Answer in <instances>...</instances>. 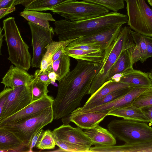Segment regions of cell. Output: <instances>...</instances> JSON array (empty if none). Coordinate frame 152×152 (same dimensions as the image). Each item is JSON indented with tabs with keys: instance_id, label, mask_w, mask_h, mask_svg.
I'll list each match as a JSON object with an SVG mask.
<instances>
[{
	"instance_id": "35",
	"label": "cell",
	"mask_w": 152,
	"mask_h": 152,
	"mask_svg": "<svg viewBox=\"0 0 152 152\" xmlns=\"http://www.w3.org/2000/svg\"><path fill=\"white\" fill-rule=\"evenodd\" d=\"M132 104L139 108L152 105V87H149L140 95Z\"/></svg>"
},
{
	"instance_id": "23",
	"label": "cell",
	"mask_w": 152,
	"mask_h": 152,
	"mask_svg": "<svg viewBox=\"0 0 152 152\" xmlns=\"http://www.w3.org/2000/svg\"><path fill=\"white\" fill-rule=\"evenodd\" d=\"M131 33L135 45L128 50L134 64L139 61L142 62L146 54V45L144 36L132 30Z\"/></svg>"
},
{
	"instance_id": "12",
	"label": "cell",
	"mask_w": 152,
	"mask_h": 152,
	"mask_svg": "<svg viewBox=\"0 0 152 152\" xmlns=\"http://www.w3.org/2000/svg\"><path fill=\"white\" fill-rule=\"evenodd\" d=\"M55 141H64L91 148L93 144L78 126L73 127L69 124H63L52 131Z\"/></svg>"
},
{
	"instance_id": "20",
	"label": "cell",
	"mask_w": 152,
	"mask_h": 152,
	"mask_svg": "<svg viewBox=\"0 0 152 152\" xmlns=\"http://www.w3.org/2000/svg\"><path fill=\"white\" fill-rule=\"evenodd\" d=\"M120 81L134 86L152 87V83L148 73L135 69L133 68L124 73Z\"/></svg>"
},
{
	"instance_id": "24",
	"label": "cell",
	"mask_w": 152,
	"mask_h": 152,
	"mask_svg": "<svg viewBox=\"0 0 152 152\" xmlns=\"http://www.w3.org/2000/svg\"><path fill=\"white\" fill-rule=\"evenodd\" d=\"M20 15L28 22L47 28L50 27L49 21H56L52 15L49 13L24 10L20 13Z\"/></svg>"
},
{
	"instance_id": "43",
	"label": "cell",
	"mask_w": 152,
	"mask_h": 152,
	"mask_svg": "<svg viewBox=\"0 0 152 152\" xmlns=\"http://www.w3.org/2000/svg\"><path fill=\"white\" fill-rule=\"evenodd\" d=\"M3 30V28H2V29H1V28H0V54H1V47L2 46V42H3V37H4V34H2V30Z\"/></svg>"
},
{
	"instance_id": "47",
	"label": "cell",
	"mask_w": 152,
	"mask_h": 152,
	"mask_svg": "<svg viewBox=\"0 0 152 152\" xmlns=\"http://www.w3.org/2000/svg\"></svg>"
},
{
	"instance_id": "38",
	"label": "cell",
	"mask_w": 152,
	"mask_h": 152,
	"mask_svg": "<svg viewBox=\"0 0 152 152\" xmlns=\"http://www.w3.org/2000/svg\"><path fill=\"white\" fill-rule=\"evenodd\" d=\"M146 45V53L142 61L143 63L149 57H152V37L144 36Z\"/></svg>"
},
{
	"instance_id": "6",
	"label": "cell",
	"mask_w": 152,
	"mask_h": 152,
	"mask_svg": "<svg viewBox=\"0 0 152 152\" xmlns=\"http://www.w3.org/2000/svg\"><path fill=\"white\" fill-rule=\"evenodd\" d=\"M54 119L52 106L24 120L0 126L15 135L29 148V145L34 134L51 123Z\"/></svg>"
},
{
	"instance_id": "1",
	"label": "cell",
	"mask_w": 152,
	"mask_h": 152,
	"mask_svg": "<svg viewBox=\"0 0 152 152\" xmlns=\"http://www.w3.org/2000/svg\"><path fill=\"white\" fill-rule=\"evenodd\" d=\"M77 60L75 67L59 82L52 105L55 120L67 116L80 106L102 63Z\"/></svg>"
},
{
	"instance_id": "36",
	"label": "cell",
	"mask_w": 152,
	"mask_h": 152,
	"mask_svg": "<svg viewBox=\"0 0 152 152\" xmlns=\"http://www.w3.org/2000/svg\"><path fill=\"white\" fill-rule=\"evenodd\" d=\"M43 128L38 130L34 134L29 145L30 151H32V149L36 146L38 142L40 140L44 133Z\"/></svg>"
},
{
	"instance_id": "45",
	"label": "cell",
	"mask_w": 152,
	"mask_h": 152,
	"mask_svg": "<svg viewBox=\"0 0 152 152\" xmlns=\"http://www.w3.org/2000/svg\"><path fill=\"white\" fill-rule=\"evenodd\" d=\"M148 1L149 4L152 7V0H148Z\"/></svg>"
},
{
	"instance_id": "18",
	"label": "cell",
	"mask_w": 152,
	"mask_h": 152,
	"mask_svg": "<svg viewBox=\"0 0 152 152\" xmlns=\"http://www.w3.org/2000/svg\"><path fill=\"white\" fill-rule=\"evenodd\" d=\"M84 132L94 145L109 146L116 144L113 135L108 130L99 125L93 128L86 129Z\"/></svg>"
},
{
	"instance_id": "34",
	"label": "cell",
	"mask_w": 152,
	"mask_h": 152,
	"mask_svg": "<svg viewBox=\"0 0 152 152\" xmlns=\"http://www.w3.org/2000/svg\"><path fill=\"white\" fill-rule=\"evenodd\" d=\"M56 142L61 151L90 152V148L64 141H56Z\"/></svg>"
},
{
	"instance_id": "27",
	"label": "cell",
	"mask_w": 152,
	"mask_h": 152,
	"mask_svg": "<svg viewBox=\"0 0 152 152\" xmlns=\"http://www.w3.org/2000/svg\"><path fill=\"white\" fill-rule=\"evenodd\" d=\"M70 57L64 53L58 59L53 62L46 71H53L57 75V80L59 82L70 71Z\"/></svg>"
},
{
	"instance_id": "39",
	"label": "cell",
	"mask_w": 152,
	"mask_h": 152,
	"mask_svg": "<svg viewBox=\"0 0 152 152\" xmlns=\"http://www.w3.org/2000/svg\"><path fill=\"white\" fill-rule=\"evenodd\" d=\"M140 108L142 112L149 121L150 123H152V105L146 106Z\"/></svg>"
},
{
	"instance_id": "46",
	"label": "cell",
	"mask_w": 152,
	"mask_h": 152,
	"mask_svg": "<svg viewBox=\"0 0 152 152\" xmlns=\"http://www.w3.org/2000/svg\"><path fill=\"white\" fill-rule=\"evenodd\" d=\"M14 0V2H15L16 0Z\"/></svg>"
},
{
	"instance_id": "33",
	"label": "cell",
	"mask_w": 152,
	"mask_h": 152,
	"mask_svg": "<svg viewBox=\"0 0 152 152\" xmlns=\"http://www.w3.org/2000/svg\"><path fill=\"white\" fill-rule=\"evenodd\" d=\"M56 145L52 131L48 129L44 131L40 140L36 145V148L41 150L51 149L55 148Z\"/></svg>"
},
{
	"instance_id": "21",
	"label": "cell",
	"mask_w": 152,
	"mask_h": 152,
	"mask_svg": "<svg viewBox=\"0 0 152 152\" xmlns=\"http://www.w3.org/2000/svg\"><path fill=\"white\" fill-rule=\"evenodd\" d=\"M64 53L76 60L100 63L102 62L104 55V52L87 50L69 48H65Z\"/></svg>"
},
{
	"instance_id": "16",
	"label": "cell",
	"mask_w": 152,
	"mask_h": 152,
	"mask_svg": "<svg viewBox=\"0 0 152 152\" xmlns=\"http://www.w3.org/2000/svg\"><path fill=\"white\" fill-rule=\"evenodd\" d=\"M110 111L107 110L78 114L70 118L65 125L72 122L82 129H92L98 125L108 115Z\"/></svg>"
},
{
	"instance_id": "25",
	"label": "cell",
	"mask_w": 152,
	"mask_h": 152,
	"mask_svg": "<svg viewBox=\"0 0 152 152\" xmlns=\"http://www.w3.org/2000/svg\"><path fill=\"white\" fill-rule=\"evenodd\" d=\"M76 39L64 41H53L48 45L46 48V52L41 61L40 68L41 71H46L48 68L52 65V58L57 52L63 46H67L72 41Z\"/></svg>"
},
{
	"instance_id": "14",
	"label": "cell",
	"mask_w": 152,
	"mask_h": 152,
	"mask_svg": "<svg viewBox=\"0 0 152 152\" xmlns=\"http://www.w3.org/2000/svg\"><path fill=\"white\" fill-rule=\"evenodd\" d=\"M122 28V25H117L92 35L77 38L68 45H98L102 46L104 51L111 39L120 32Z\"/></svg>"
},
{
	"instance_id": "11",
	"label": "cell",
	"mask_w": 152,
	"mask_h": 152,
	"mask_svg": "<svg viewBox=\"0 0 152 152\" xmlns=\"http://www.w3.org/2000/svg\"><path fill=\"white\" fill-rule=\"evenodd\" d=\"M53 98L46 95L33 102L15 114L0 121V126L22 121L52 106Z\"/></svg>"
},
{
	"instance_id": "44",
	"label": "cell",
	"mask_w": 152,
	"mask_h": 152,
	"mask_svg": "<svg viewBox=\"0 0 152 152\" xmlns=\"http://www.w3.org/2000/svg\"><path fill=\"white\" fill-rule=\"evenodd\" d=\"M149 78L152 83V71L148 73Z\"/></svg>"
},
{
	"instance_id": "40",
	"label": "cell",
	"mask_w": 152,
	"mask_h": 152,
	"mask_svg": "<svg viewBox=\"0 0 152 152\" xmlns=\"http://www.w3.org/2000/svg\"><path fill=\"white\" fill-rule=\"evenodd\" d=\"M15 10V6L0 9V19H1L7 14L14 11Z\"/></svg>"
},
{
	"instance_id": "41",
	"label": "cell",
	"mask_w": 152,
	"mask_h": 152,
	"mask_svg": "<svg viewBox=\"0 0 152 152\" xmlns=\"http://www.w3.org/2000/svg\"><path fill=\"white\" fill-rule=\"evenodd\" d=\"M14 0H0V9L12 7Z\"/></svg>"
},
{
	"instance_id": "7",
	"label": "cell",
	"mask_w": 152,
	"mask_h": 152,
	"mask_svg": "<svg viewBox=\"0 0 152 152\" xmlns=\"http://www.w3.org/2000/svg\"><path fill=\"white\" fill-rule=\"evenodd\" d=\"M50 10L71 21L80 20L98 17L109 13L107 8L83 1L75 0L58 5Z\"/></svg>"
},
{
	"instance_id": "19",
	"label": "cell",
	"mask_w": 152,
	"mask_h": 152,
	"mask_svg": "<svg viewBox=\"0 0 152 152\" xmlns=\"http://www.w3.org/2000/svg\"><path fill=\"white\" fill-rule=\"evenodd\" d=\"M108 115L115 116L123 119L146 123H150L140 108L132 103L126 106L110 111Z\"/></svg>"
},
{
	"instance_id": "2",
	"label": "cell",
	"mask_w": 152,
	"mask_h": 152,
	"mask_svg": "<svg viewBox=\"0 0 152 152\" xmlns=\"http://www.w3.org/2000/svg\"><path fill=\"white\" fill-rule=\"evenodd\" d=\"M127 15L116 12L85 20L71 21L62 19L55 21L54 31L59 41L84 37L127 22Z\"/></svg>"
},
{
	"instance_id": "4",
	"label": "cell",
	"mask_w": 152,
	"mask_h": 152,
	"mask_svg": "<svg viewBox=\"0 0 152 152\" xmlns=\"http://www.w3.org/2000/svg\"><path fill=\"white\" fill-rule=\"evenodd\" d=\"M3 28L9 55L8 59L15 66L28 71L31 66V56L29 47L22 37L14 18L4 20Z\"/></svg>"
},
{
	"instance_id": "29",
	"label": "cell",
	"mask_w": 152,
	"mask_h": 152,
	"mask_svg": "<svg viewBox=\"0 0 152 152\" xmlns=\"http://www.w3.org/2000/svg\"><path fill=\"white\" fill-rule=\"evenodd\" d=\"M132 87H133L122 88L115 91L95 101L87 104H84L82 107H79L74 111L88 110L108 103L125 94Z\"/></svg>"
},
{
	"instance_id": "13",
	"label": "cell",
	"mask_w": 152,
	"mask_h": 152,
	"mask_svg": "<svg viewBox=\"0 0 152 152\" xmlns=\"http://www.w3.org/2000/svg\"><path fill=\"white\" fill-rule=\"evenodd\" d=\"M149 87L135 86L132 87L128 91L121 96L108 103L87 110H80V114L93 112L110 110L128 105Z\"/></svg>"
},
{
	"instance_id": "15",
	"label": "cell",
	"mask_w": 152,
	"mask_h": 152,
	"mask_svg": "<svg viewBox=\"0 0 152 152\" xmlns=\"http://www.w3.org/2000/svg\"><path fill=\"white\" fill-rule=\"evenodd\" d=\"M34 77L26 70L11 65L2 78L1 83L5 87L15 88L28 85Z\"/></svg>"
},
{
	"instance_id": "26",
	"label": "cell",
	"mask_w": 152,
	"mask_h": 152,
	"mask_svg": "<svg viewBox=\"0 0 152 152\" xmlns=\"http://www.w3.org/2000/svg\"><path fill=\"white\" fill-rule=\"evenodd\" d=\"M133 64L130 53L128 50L123 51L110 69L107 80L114 75L123 73L133 68Z\"/></svg>"
},
{
	"instance_id": "31",
	"label": "cell",
	"mask_w": 152,
	"mask_h": 152,
	"mask_svg": "<svg viewBox=\"0 0 152 152\" xmlns=\"http://www.w3.org/2000/svg\"><path fill=\"white\" fill-rule=\"evenodd\" d=\"M49 84L34 77L28 85L32 93L31 102L47 95L49 92L48 87Z\"/></svg>"
},
{
	"instance_id": "42",
	"label": "cell",
	"mask_w": 152,
	"mask_h": 152,
	"mask_svg": "<svg viewBox=\"0 0 152 152\" xmlns=\"http://www.w3.org/2000/svg\"><path fill=\"white\" fill-rule=\"evenodd\" d=\"M48 72L49 79L52 81L55 82L56 80H57V75L53 71Z\"/></svg>"
},
{
	"instance_id": "17",
	"label": "cell",
	"mask_w": 152,
	"mask_h": 152,
	"mask_svg": "<svg viewBox=\"0 0 152 152\" xmlns=\"http://www.w3.org/2000/svg\"><path fill=\"white\" fill-rule=\"evenodd\" d=\"M0 151H30V149L12 132L0 128Z\"/></svg>"
},
{
	"instance_id": "28",
	"label": "cell",
	"mask_w": 152,
	"mask_h": 152,
	"mask_svg": "<svg viewBox=\"0 0 152 152\" xmlns=\"http://www.w3.org/2000/svg\"><path fill=\"white\" fill-rule=\"evenodd\" d=\"M109 150L111 152H152V141L112 145Z\"/></svg>"
},
{
	"instance_id": "8",
	"label": "cell",
	"mask_w": 152,
	"mask_h": 152,
	"mask_svg": "<svg viewBox=\"0 0 152 152\" xmlns=\"http://www.w3.org/2000/svg\"><path fill=\"white\" fill-rule=\"evenodd\" d=\"M31 101L28 85L14 88L4 87L0 93V121L20 111Z\"/></svg>"
},
{
	"instance_id": "5",
	"label": "cell",
	"mask_w": 152,
	"mask_h": 152,
	"mask_svg": "<svg viewBox=\"0 0 152 152\" xmlns=\"http://www.w3.org/2000/svg\"><path fill=\"white\" fill-rule=\"evenodd\" d=\"M107 128L115 137L126 143L152 141V127L147 123L114 119L108 124Z\"/></svg>"
},
{
	"instance_id": "30",
	"label": "cell",
	"mask_w": 152,
	"mask_h": 152,
	"mask_svg": "<svg viewBox=\"0 0 152 152\" xmlns=\"http://www.w3.org/2000/svg\"><path fill=\"white\" fill-rule=\"evenodd\" d=\"M72 0H36L25 6L24 10L45 11Z\"/></svg>"
},
{
	"instance_id": "37",
	"label": "cell",
	"mask_w": 152,
	"mask_h": 152,
	"mask_svg": "<svg viewBox=\"0 0 152 152\" xmlns=\"http://www.w3.org/2000/svg\"><path fill=\"white\" fill-rule=\"evenodd\" d=\"M33 75L34 77L49 84L52 82L49 77L48 72L47 71H42L40 69H38L35 71Z\"/></svg>"
},
{
	"instance_id": "9",
	"label": "cell",
	"mask_w": 152,
	"mask_h": 152,
	"mask_svg": "<svg viewBox=\"0 0 152 152\" xmlns=\"http://www.w3.org/2000/svg\"><path fill=\"white\" fill-rule=\"evenodd\" d=\"M128 17L127 25L144 36L152 37V9L145 0H125Z\"/></svg>"
},
{
	"instance_id": "32",
	"label": "cell",
	"mask_w": 152,
	"mask_h": 152,
	"mask_svg": "<svg viewBox=\"0 0 152 152\" xmlns=\"http://www.w3.org/2000/svg\"><path fill=\"white\" fill-rule=\"evenodd\" d=\"M104 7L117 12L124 7V0H83Z\"/></svg>"
},
{
	"instance_id": "3",
	"label": "cell",
	"mask_w": 152,
	"mask_h": 152,
	"mask_svg": "<svg viewBox=\"0 0 152 152\" xmlns=\"http://www.w3.org/2000/svg\"><path fill=\"white\" fill-rule=\"evenodd\" d=\"M131 30L129 26L122 27L111 39L104 52L103 61L88 94L94 93L107 81L110 71L121 53L135 45Z\"/></svg>"
},
{
	"instance_id": "22",
	"label": "cell",
	"mask_w": 152,
	"mask_h": 152,
	"mask_svg": "<svg viewBox=\"0 0 152 152\" xmlns=\"http://www.w3.org/2000/svg\"><path fill=\"white\" fill-rule=\"evenodd\" d=\"M132 86L121 82H117L111 79L105 82L96 91L91 95L85 104L93 102L106 95L120 89L134 87Z\"/></svg>"
},
{
	"instance_id": "10",
	"label": "cell",
	"mask_w": 152,
	"mask_h": 152,
	"mask_svg": "<svg viewBox=\"0 0 152 152\" xmlns=\"http://www.w3.org/2000/svg\"><path fill=\"white\" fill-rule=\"evenodd\" d=\"M31 34L33 55L31 66L40 68L41 61L46 51V46L53 41L54 30L50 27L47 28L28 22Z\"/></svg>"
}]
</instances>
